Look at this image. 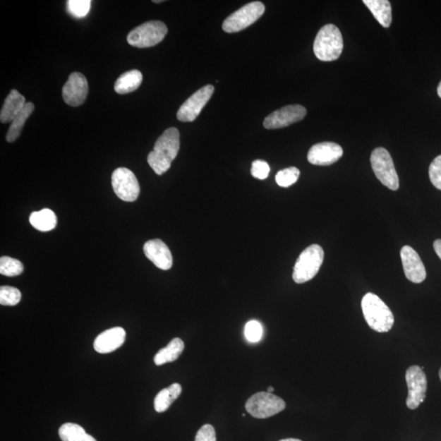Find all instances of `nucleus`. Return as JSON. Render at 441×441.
<instances>
[{"mask_svg": "<svg viewBox=\"0 0 441 441\" xmlns=\"http://www.w3.org/2000/svg\"><path fill=\"white\" fill-rule=\"evenodd\" d=\"M180 149V133L176 128L166 129L150 152L147 162L157 175H162L170 169Z\"/></svg>", "mask_w": 441, "mask_h": 441, "instance_id": "nucleus-1", "label": "nucleus"}, {"mask_svg": "<svg viewBox=\"0 0 441 441\" xmlns=\"http://www.w3.org/2000/svg\"><path fill=\"white\" fill-rule=\"evenodd\" d=\"M363 314L367 324L378 333H387L392 329L394 315L390 308L375 294L368 293L361 301Z\"/></svg>", "mask_w": 441, "mask_h": 441, "instance_id": "nucleus-2", "label": "nucleus"}, {"mask_svg": "<svg viewBox=\"0 0 441 441\" xmlns=\"http://www.w3.org/2000/svg\"><path fill=\"white\" fill-rule=\"evenodd\" d=\"M313 49L316 58L320 61L339 59L344 50V39L339 29L333 24L324 25L316 35Z\"/></svg>", "mask_w": 441, "mask_h": 441, "instance_id": "nucleus-3", "label": "nucleus"}, {"mask_svg": "<svg viewBox=\"0 0 441 441\" xmlns=\"http://www.w3.org/2000/svg\"><path fill=\"white\" fill-rule=\"evenodd\" d=\"M323 248L318 245H313L300 254L295 263L293 279L297 284H303L313 279L320 271L324 262Z\"/></svg>", "mask_w": 441, "mask_h": 441, "instance_id": "nucleus-4", "label": "nucleus"}, {"mask_svg": "<svg viewBox=\"0 0 441 441\" xmlns=\"http://www.w3.org/2000/svg\"><path fill=\"white\" fill-rule=\"evenodd\" d=\"M167 33L168 28L164 23L152 20L133 29L128 35L127 41L136 48H150L162 42Z\"/></svg>", "mask_w": 441, "mask_h": 441, "instance_id": "nucleus-5", "label": "nucleus"}, {"mask_svg": "<svg viewBox=\"0 0 441 441\" xmlns=\"http://www.w3.org/2000/svg\"><path fill=\"white\" fill-rule=\"evenodd\" d=\"M370 162L373 172L382 185L392 191L399 189V176L387 150L382 147L376 148L371 154Z\"/></svg>", "mask_w": 441, "mask_h": 441, "instance_id": "nucleus-6", "label": "nucleus"}, {"mask_svg": "<svg viewBox=\"0 0 441 441\" xmlns=\"http://www.w3.org/2000/svg\"><path fill=\"white\" fill-rule=\"evenodd\" d=\"M286 408L283 399L272 393L258 392L248 399L246 411L253 418H267L276 415Z\"/></svg>", "mask_w": 441, "mask_h": 441, "instance_id": "nucleus-7", "label": "nucleus"}, {"mask_svg": "<svg viewBox=\"0 0 441 441\" xmlns=\"http://www.w3.org/2000/svg\"><path fill=\"white\" fill-rule=\"evenodd\" d=\"M265 6L262 2H251L229 16L222 24L226 33H236L246 29L262 17Z\"/></svg>", "mask_w": 441, "mask_h": 441, "instance_id": "nucleus-8", "label": "nucleus"}, {"mask_svg": "<svg viewBox=\"0 0 441 441\" xmlns=\"http://www.w3.org/2000/svg\"><path fill=\"white\" fill-rule=\"evenodd\" d=\"M112 188L119 199L133 202L138 198L140 186L136 176L126 168H119L114 171L111 178Z\"/></svg>", "mask_w": 441, "mask_h": 441, "instance_id": "nucleus-9", "label": "nucleus"}, {"mask_svg": "<svg viewBox=\"0 0 441 441\" xmlns=\"http://www.w3.org/2000/svg\"><path fill=\"white\" fill-rule=\"evenodd\" d=\"M406 380L409 388L406 404L409 409H416L426 398L428 381L421 367L413 366L406 371Z\"/></svg>", "mask_w": 441, "mask_h": 441, "instance_id": "nucleus-10", "label": "nucleus"}, {"mask_svg": "<svg viewBox=\"0 0 441 441\" xmlns=\"http://www.w3.org/2000/svg\"><path fill=\"white\" fill-rule=\"evenodd\" d=\"M215 92V87L206 85L192 95L181 106L176 117L181 122H193L199 116L202 110L210 101Z\"/></svg>", "mask_w": 441, "mask_h": 441, "instance_id": "nucleus-11", "label": "nucleus"}, {"mask_svg": "<svg viewBox=\"0 0 441 441\" xmlns=\"http://www.w3.org/2000/svg\"><path fill=\"white\" fill-rule=\"evenodd\" d=\"M307 116V109L301 105H289L270 114L264 119L263 126L267 129L283 128L298 123Z\"/></svg>", "mask_w": 441, "mask_h": 441, "instance_id": "nucleus-12", "label": "nucleus"}, {"mask_svg": "<svg viewBox=\"0 0 441 441\" xmlns=\"http://www.w3.org/2000/svg\"><path fill=\"white\" fill-rule=\"evenodd\" d=\"M88 92L87 81L84 75L75 72L62 88V97L67 105L77 107L86 100Z\"/></svg>", "mask_w": 441, "mask_h": 441, "instance_id": "nucleus-13", "label": "nucleus"}, {"mask_svg": "<svg viewBox=\"0 0 441 441\" xmlns=\"http://www.w3.org/2000/svg\"><path fill=\"white\" fill-rule=\"evenodd\" d=\"M401 258L404 274L409 282L415 284L423 282L427 272L418 253L411 246H406L401 248Z\"/></svg>", "mask_w": 441, "mask_h": 441, "instance_id": "nucleus-14", "label": "nucleus"}, {"mask_svg": "<svg viewBox=\"0 0 441 441\" xmlns=\"http://www.w3.org/2000/svg\"><path fill=\"white\" fill-rule=\"evenodd\" d=\"M344 155L339 144L330 142L320 143L311 147L308 159L311 164L329 166L338 162Z\"/></svg>", "mask_w": 441, "mask_h": 441, "instance_id": "nucleus-15", "label": "nucleus"}, {"mask_svg": "<svg viewBox=\"0 0 441 441\" xmlns=\"http://www.w3.org/2000/svg\"><path fill=\"white\" fill-rule=\"evenodd\" d=\"M145 255L152 261L155 266L167 271L173 266V256L169 248L159 238L150 240L143 246Z\"/></svg>", "mask_w": 441, "mask_h": 441, "instance_id": "nucleus-16", "label": "nucleus"}, {"mask_svg": "<svg viewBox=\"0 0 441 441\" xmlns=\"http://www.w3.org/2000/svg\"><path fill=\"white\" fill-rule=\"evenodd\" d=\"M126 332L121 327H115L102 332L93 344L95 350L101 354L115 351L126 342Z\"/></svg>", "mask_w": 441, "mask_h": 441, "instance_id": "nucleus-17", "label": "nucleus"}, {"mask_svg": "<svg viewBox=\"0 0 441 441\" xmlns=\"http://www.w3.org/2000/svg\"><path fill=\"white\" fill-rule=\"evenodd\" d=\"M25 98L16 90L10 92L0 113V121L3 123L12 122L25 106Z\"/></svg>", "mask_w": 441, "mask_h": 441, "instance_id": "nucleus-18", "label": "nucleus"}, {"mask_svg": "<svg viewBox=\"0 0 441 441\" xmlns=\"http://www.w3.org/2000/svg\"><path fill=\"white\" fill-rule=\"evenodd\" d=\"M384 28L390 27L392 20V5L388 0H364L363 1Z\"/></svg>", "mask_w": 441, "mask_h": 441, "instance_id": "nucleus-19", "label": "nucleus"}, {"mask_svg": "<svg viewBox=\"0 0 441 441\" xmlns=\"http://www.w3.org/2000/svg\"><path fill=\"white\" fill-rule=\"evenodd\" d=\"M184 342L179 338L174 339L167 346L160 349L154 357L155 364L159 366L179 359L184 350Z\"/></svg>", "mask_w": 441, "mask_h": 441, "instance_id": "nucleus-20", "label": "nucleus"}, {"mask_svg": "<svg viewBox=\"0 0 441 441\" xmlns=\"http://www.w3.org/2000/svg\"><path fill=\"white\" fill-rule=\"evenodd\" d=\"M143 74L138 70L126 72L118 78L115 84V91L119 95H127L137 90L142 85Z\"/></svg>", "mask_w": 441, "mask_h": 441, "instance_id": "nucleus-21", "label": "nucleus"}, {"mask_svg": "<svg viewBox=\"0 0 441 441\" xmlns=\"http://www.w3.org/2000/svg\"><path fill=\"white\" fill-rule=\"evenodd\" d=\"M181 387L179 383H174L168 388L160 391L155 398L154 407L157 413H163L171 406L181 395Z\"/></svg>", "mask_w": 441, "mask_h": 441, "instance_id": "nucleus-22", "label": "nucleus"}, {"mask_svg": "<svg viewBox=\"0 0 441 441\" xmlns=\"http://www.w3.org/2000/svg\"><path fill=\"white\" fill-rule=\"evenodd\" d=\"M30 222L36 230L47 232L54 230L58 223L54 212L44 209L33 212L30 216Z\"/></svg>", "mask_w": 441, "mask_h": 441, "instance_id": "nucleus-23", "label": "nucleus"}, {"mask_svg": "<svg viewBox=\"0 0 441 441\" xmlns=\"http://www.w3.org/2000/svg\"><path fill=\"white\" fill-rule=\"evenodd\" d=\"M34 110L35 106L32 102H27V104H25L23 110L13 119L11 126H10L8 128L6 135L8 143H13L18 138L20 133L23 131L25 121H28V119L30 116L31 114L33 113Z\"/></svg>", "mask_w": 441, "mask_h": 441, "instance_id": "nucleus-24", "label": "nucleus"}, {"mask_svg": "<svg viewBox=\"0 0 441 441\" xmlns=\"http://www.w3.org/2000/svg\"><path fill=\"white\" fill-rule=\"evenodd\" d=\"M59 433L62 441H97L92 435L87 434L84 428L75 423L62 425Z\"/></svg>", "mask_w": 441, "mask_h": 441, "instance_id": "nucleus-25", "label": "nucleus"}, {"mask_svg": "<svg viewBox=\"0 0 441 441\" xmlns=\"http://www.w3.org/2000/svg\"><path fill=\"white\" fill-rule=\"evenodd\" d=\"M23 271V264L18 259L6 256L0 258V273L3 276L8 277H17L22 274Z\"/></svg>", "mask_w": 441, "mask_h": 441, "instance_id": "nucleus-26", "label": "nucleus"}, {"mask_svg": "<svg viewBox=\"0 0 441 441\" xmlns=\"http://www.w3.org/2000/svg\"><path fill=\"white\" fill-rule=\"evenodd\" d=\"M300 171L296 167H289L279 171L276 176L277 183L282 188H289L299 179Z\"/></svg>", "mask_w": 441, "mask_h": 441, "instance_id": "nucleus-27", "label": "nucleus"}, {"mask_svg": "<svg viewBox=\"0 0 441 441\" xmlns=\"http://www.w3.org/2000/svg\"><path fill=\"white\" fill-rule=\"evenodd\" d=\"M22 294L17 288L2 286L0 288V304L3 306H16L20 303Z\"/></svg>", "mask_w": 441, "mask_h": 441, "instance_id": "nucleus-28", "label": "nucleus"}, {"mask_svg": "<svg viewBox=\"0 0 441 441\" xmlns=\"http://www.w3.org/2000/svg\"><path fill=\"white\" fill-rule=\"evenodd\" d=\"M68 12L75 18H85L90 13V0H69L67 2Z\"/></svg>", "mask_w": 441, "mask_h": 441, "instance_id": "nucleus-29", "label": "nucleus"}, {"mask_svg": "<svg viewBox=\"0 0 441 441\" xmlns=\"http://www.w3.org/2000/svg\"><path fill=\"white\" fill-rule=\"evenodd\" d=\"M246 338L248 342H258L261 340L262 336V327L258 321L251 320L246 325Z\"/></svg>", "mask_w": 441, "mask_h": 441, "instance_id": "nucleus-30", "label": "nucleus"}, {"mask_svg": "<svg viewBox=\"0 0 441 441\" xmlns=\"http://www.w3.org/2000/svg\"><path fill=\"white\" fill-rule=\"evenodd\" d=\"M429 176L435 188L441 191V155L430 164Z\"/></svg>", "mask_w": 441, "mask_h": 441, "instance_id": "nucleus-31", "label": "nucleus"}, {"mask_svg": "<svg viewBox=\"0 0 441 441\" xmlns=\"http://www.w3.org/2000/svg\"><path fill=\"white\" fill-rule=\"evenodd\" d=\"M270 173V166L264 160L257 159L252 164L251 174L253 178L259 180L266 179Z\"/></svg>", "mask_w": 441, "mask_h": 441, "instance_id": "nucleus-32", "label": "nucleus"}, {"mask_svg": "<svg viewBox=\"0 0 441 441\" xmlns=\"http://www.w3.org/2000/svg\"><path fill=\"white\" fill-rule=\"evenodd\" d=\"M195 441H217L216 432L210 424H205L196 434Z\"/></svg>", "mask_w": 441, "mask_h": 441, "instance_id": "nucleus-33", "label": "nucleus"}, {"mask_svg": "<svg viewBox=\"0 0 441 441\" xmlns=\"http://www.w3.org/2000/svg\"><path fill=\"white\" fill-rule=\"evenodd\" d=\"M435 252L437 253V256L441 260V240H437L433 243Z\"/></svg>", "mask_w": 441, "mask_h": 441, "instance_id": "nucleus-34", "label": "nucleus"}, {"mask_svg": "<svg viewBox=\"0 0 441 441\" xmlns=\"http://www.w3.org/2000/svg\"><path fill=\"white\" fill-rule=\"evenodd\" d=\"M279 441H302V440H298V439L289 438V439L282 440Z\"/></svg>", "mask_w": 441, "mask_h": 441, "instance_id": "nucleus-35", "label": "nucleus"}, {"mask_svg": "<svg viewBox=\"0 0 441 441\" xmlns=\"http://www.w3.org/2000/svg\"><path fill=\"white\" fill-rule=\"evenodd\" d=\"M437 92H438V95L439 97L441 98V81L440 83V85L437 87Z\"/></svg>", "mask_w": 441, "mask_h": 441, "instance_id": "nucleus-36", "label": "nucleus"}, {"mask_svg": "<svg viewBox=\"0 0 441 441\" xmlns=\"http://www.w3.org/2000/svg\"><path fill=\"white\" fill-rule=\"evenodd\" d=\"M274 391V389L272 387H269L267 389V392L269 393H272Z\"/></svg>", "mask_w": 441, "mask_h": 441, "instance_id": "nucleus-37", "label": "nucleus"}, {"mask_svg": "<svg viewBox=\"0 0 441 441\" xmlns=\"http://www.w3.org/2000/svg\"><path fill=\"white\" fill-rule=\"evenodd\" d=\"M439 376H440V381H441V368H440V372H439Z\"/></svg>", "mask_w": 441, "mask_h": 441, "instance_id": "nucleus-38", "label": "nucleus"}, {"mask_svg": "<svg viewBox=\"0 0 441 441\" xmlns=\"http://www.w3.org/2000/svg\"><path fill=\"white\" fill-rule=\"evenodd\" d=\"M153 2H154V3H162V2H163V1H162V0H160V1H155H155H153Z\"/></svg>", "mask_w": 441, "mask_h": 441, "instance_id": "nucleus-39", "label": "nucleus"}]
</instances>
